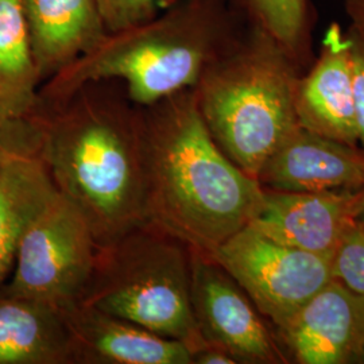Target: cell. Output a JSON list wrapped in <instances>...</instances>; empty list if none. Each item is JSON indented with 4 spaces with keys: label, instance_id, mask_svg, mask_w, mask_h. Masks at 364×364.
Instances as JSON below:
<instances>
[{
    "label": "cell",
    "instance_id": "obj_1",
    "mask_svg": "<svg viewBox=\"0 0 364 364\" xmlns=\"http://www.w3.org/2000/svg\"><path fill=\"white\" fill-rule=\"evenodd\" d=\"M27 117L57 192L81 212L99 247L144 224L141 107L122 81L38 97Z\"/></svg>",
    "mask_w": 364,
    "mask_h": 364
},
{
    "label": "cell",
    "instance_id": "obj_2",
    "mask_svg": "<svg viewBox=\"0 0 364 364\" xmlns=\"http://www.w3.org/2000/svg\"><path fill=\"white\" fill-rule=\"evenodd\" d=\"M144 219L212 254L258 215L264 191L213 141L193 88L141 107Z\"/></svg>",
    "mask_w": 364,
    "mask_h": 364
},
{
    "label": "cell",
    "instance_id": "obj_3",
    "mask_svg": "<svg viewBox=\"0 0 364 364\" xmlns=\"http://www.w3.org/2000/svg\"><path fill=\"white\" fill-rule=\"evenodd\" d=\"M248 19L239 0H171L144 22L108 31L91 50L45 81L38 97L54 100L90 81L119 80L135 105H154L195 88Z\"/></svg>",
    "mask_w": 364,
    "mask_h": 364
},
{
    "label": "cell",
    "instance_id": "obj_4",
    "mask_svg": "<svg viewBox=\"0 0 364 364\" xmlns=\"http://www.w3.org/2000/svg\"><path fill=\"white\" fill-rule=\"evenodd\" d=\"M302 73L273 34L250 18L193 88L213 141L255 178L277 147L299 127L294 92Z\"/></svg>",
    "mask_w": 364,
    "mask_h": 364
},
{
    "label": "cell",
    "instance_id": "obj_5",
    "mask_svg": "<svg viewBox=\"0 0 364 364\" xmlns=\"http://www.w3.org/2000/svg\"><path fill=\"white\" fill-rule=\"evenodd\" d=\"M78 302L178 340L192 353L207 346L192 311L191 247L149 221L99 247Z\"/></svg>",
    "mask_w": 364,
    "mask_h": 364
},
{
    "label": "cell",
    "instance_id": "obj_6",
    "mask_svg": "<svg viewBox=\"0 0 364 364\" xmlns=\"http://www.w3.org/2000/svg\"><path fill=\"white\" fill-rule=\"evenodd\" d=\"M97 252L99 245L85 218L57 192L27 225L13 279L0 291L65 308L78 302Z\"/></svg>",
    "mask_w": 364,
    "mask_h": 364
},
{
    "label": "cell",
    "instance_id": "obj_7",
    "mask_svg": "<svg viewBox=\"0 0 364 364\" xmlns=\"http://www.w3.org/2000/svg\"><path fill=\"white\" fill-rule=\"evenodd\" d=\"M270 326H281L332 281L331 259L278 243L251 225L210 254Z\"/></svg>",
    "mask_w": 364,
    "mask_h": 364
},
{
    "label": "cell",
    "instance_id": "obj_8",
    "mask_svg": "<svg viewBox=\"0 0 364 364\" xmlns=\"http://www.w3.org/2000/svg\"><path fill=\"white\" fill-rule=\"evenodd\" d=\"M191 302L196 326L207 344L228 352L237 363H287L273 326L246 291L212 255L193 248Z\"/></svg>",
    "mask_w": 364,
    "mask_h": 364
},
{
    "label": "cell",
    "instance_id": "obj_9",
    "mask_svg": "<svg viewBox=\"0 0 364 364\" xmlns=\"http://www.w3.org/2000/svg\"><path fill=\"white\" fill-rule=\"evenodd\" d=\"M273 329L287 363H364V299L333 279Z\"/></svg>",
    "mask_w": 364,
    "mask_h": 364
},
{
    "label": "cell",
    "instance_id": "obj_10",
    "mask_svg": "<svg viewBox=\"0 0 364 364\" xmlns=\"http://www.w3.org/2000/svg\"><path fill=\"white\" fill-rule=\"evenodd\" d=\"M263 204L248 224L278 243L329 258L358 219L363 189L278 192L263 189Z\"/></svg>",
    "mask_w": 364,
    "mask_h": 364
},
{
    "label": "cell",
    "instance_id": "obj_11",
    "mask_svg": "<svg viewBox=\"0 0 364 364\" xmlns=\"http://www.w3.org/2000/svg\"><path fill=\"white\" fill-rule=\"evenodd\" d=\"M294 108L301 129L359 146L350 42L338 23L328 26L318 57L297 80Z\"/></svg>",
    "mask_w": 364,
    "mask_h": 364
},
{
    "label": "cell",
    "instance_id": "obj_12",
    "mask_svg": "<svg viewBox=\"0 0 364 364\" xmlns=\"http://www.w3.org/2000/svg\"><path fill=\"white\" fill-rule=\"evenodd\" d=\"M3 127L7 144L0 164V287L15 264L27 225L57 193L39 156L30 119Z\"/></svg>",
    "mask_w": 364,
    "mask_h": 364
},
{
    "label": "cell",
    "instance_id": "obj_13",
    "mask_svg": "<svg viewBox=\"0 0 364 364\" xmlns=\"http://www.w3.org/2000/svg\"><path fill=\"white\" fill-rule=\"evenodd\" d=\"M257 180L278 192L363 189L364 149L299 127L263 164Z\"/></svg>",
    "mask_w": 364,
    "mask_h": 364
},
{
    "label": "cell",
    "instance_id": "obj_14",
    "mask_svg": "<svg viewBox=\"0 0 364 364\" xmlns=\"http://www.w3.org/2000/svg\"><path fill=\"white\" fill-rule=\"evenodd\" d=\"M63 309L75 364H192V352L178 340L80 302Z\"/></svg>",
    "mask_w": 364,
    "mask_h": 364
},
{
    "label": "cell",
    "instance_id": "obj_15",
    "mask_svg": "<svg viewBox=\"0 0 364 364\" xmlns=\"http://www.w3.org/2000/svg\"><path fill=\"white\" fill-rule=\"evenodd\" d=\"M41 82L91 50L108 33L99 0H19Z\"/></svg>",
    "mask_w": 364,
    "mask_h": 364
},
{
    "label": "cell",
    "instance_id": "obj_16",
    "mask_svg": "<svg viewBox=\"0 0 364 364\" xmlns=\"http://www.w3.org/2000/svg\"><path fill=\"white\" fill-rule=\"evenodd\" d=\"M0 364H75L64 309L0 291Z\"/></svg>",
    "mask_w": 364,
    "mask_h": 364
},
{
    "label": "cell",
    "instance_id": "obj_17",
    "mask_svg": "<svg viewBox=\"0 0 364 364\" xmlns=\"http://www.w3.org/2000/svg\"><path fill=\"white\" fill-rule=\"evenodd\" d=\"M42 82L19 0H0V126L28 117Z\"/></svg>",
    "mask_w": 364,
    "mask_h": 364
},
{
    "label": "cell",
    "instance_id": "obj_18",
    "mask_svg": "<svg viewBox=\"0 0 364 364\" xmlns=\"http://www.w3.org/2000/svg\"><path fill=\"white\" fill-rule=\"evenodd\" d=\"M304 70L312 61V7L309 0H239Z\"/></svg>",
    "mask_w": 364,
    "mask_h": 364
},
{
    "label": "cell",
    "instance_id": "obj_19",
    "mask_svg": "<svg viewBox=\"0 0 364 364\" xmlns=\"http://www.w3.org/2000/svg\"><path fill=\"white\" fill-rule=\"evenodd\" d=\"M332 279L364 299V221L352 223L331 257Z\"/></svg>",
    "mask_w": 364,
    "mask_h": 364
},
{
    "label": "cell",
    "instance_id": "obj_20",
    "mask_svg": "<svg viewBox=\"0 0 364 364\" xmlns=\"http://www.w3.org/2000/svg\"><path fill=\"white\" fill-rule=\"evenodd\" d=\"M99 3L107 30L115 31L156 16L171 0H99Z\"/></svg>",
    "mask_w": 364,
    "mask_h": 364
},
{
    "label": "cell",
    "instance_id": "obj_21",
    "mask_svg": "<svg viewBox=\"0 0 364 364\" xmlns=\"http://www.w3.org/2000/svg\"><path fill=\"white\" fill-rule=\"evenodd\" d=\"M346 36L350 42L352 80L356 103L359 146L364 149V30L348 26Z\"/></svg>",
    "mask_w": 364,
    "mask_h": 364
},
{
    "label": "cell",
    "instance_id": "obj_22",
    "mask_svg": "<svg viewBox=\"0 0 364 364\" xmlns=\"http://www.w3.org/2000/svg\"><path fill=\"white\" fill-rule=\"evenodd\" d=\"M192 364H237V362L228 352L207 344L192 353Z\"/></svg>",
    "mask_w": 364,
    "mask_h": 364
},
{
    "label": "cell",
    "instance_id": "obj_23",
    "mask_svg": "<svg viewBox=\"0 0 364 364\" xmlns=\"http://www.w3.org/2000/svg\"><path fill=\"white\" fill-rule=\"evenodd\" d=\"M346 13L350 18V26L364 30V0H346Z\"/></svg>",
    "mask_w": 364,
    "mask_h": 364
},
{
    "label": "cell",
    "instance_id": "obj_24",
    "mask_svg": "<svg viewBox=\"0 0 364 364\" xmlns=\"http://www.w3.org/2000/svg\"><path fill=\"white\" fill-rule=\"evenodd\" d=\"M6 134H4V127L0 126V164H1V159L6 154Z\"/></svg>",
    "mask_w": 364,
    "mask_h": 364
},
{
    "label": "cell",
    "instance_id": "obj_25",
    "mask_svg": "<svg viewBox=\"0 0 364 364\" xmlns=\"http://www.w3.org/2000/svg\"><path fill=\"white\" fill-rule=\"evenodd\" d=\"M358 220L364 221V195L363 200H362V205H360V210H359V215H358Z\"/></svg>",
    "mask_w": 364,
    "mask_h": 364
}]
</instances>
